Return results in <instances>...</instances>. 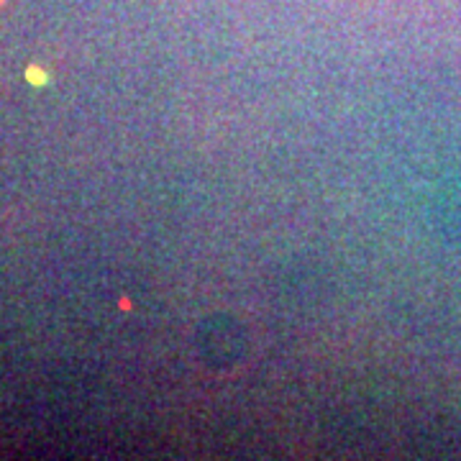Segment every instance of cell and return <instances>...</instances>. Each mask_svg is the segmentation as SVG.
Masks as SVG:
<instances>
[{"mask_svg": "<svg viewBox=\"0 0 461 461\" xmlns=\"http://www.w3.org/2000/svg\"><path fill=\"white\" fill-rule=\"evenodd\" d=\"M26 77H29V82H34V85H44V82H47V72L39 67H29L26 69Z\"/></svg>", "mask_w": 461, "mask_h": 461, "instance_id": "obj_1", "label": "cell"}, {"mask_svg": "<svg viewBox=\"0 0 461 461\" xmlns=\"http://www.w3.org/2000/svg\"><path fill=\"white\" fill-rule=\"evenodd\" d=\"M0 3H3V0H0Z\"/></svg>", "mask_w": 461, "mask_h": 461, "instance_id": "obj_2", "label": "cell"}]
</instances>
